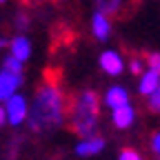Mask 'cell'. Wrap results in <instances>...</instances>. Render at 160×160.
Here are the masks:
<instances>
[{"instance_id": "cell-1", "label": "cell", "mask_w": 160, "mask_h": 160, "mask_svg": "<svg viewBox=\"0 0 160 160\" xmlns=\"http://www.w3.org/2000/svg\"><path fill=\"white\" fill-rule=\"evenodd\" d=\"M65 98L56 85H45L36 91L33 102L29 105L27 125L31 131H49L62 122Z\"/></svg>"}, {"instance_id": "cell-2", "label": "cell", "mask_w": 160, "mask_h": 160, "mask_svg": "<svg viewBox=\"0 0 160 160\" xmlns=\"http://www.w3.org/2000/svg\"><path fill=\"white\" fill-rule=\"evenodd\" d=\"M71 120H73V129L82 136V140L96 138V127H98V96L93 91H82L78 96L76 105L71 109Z\"/></svg>"}, {"instance_id": "cell-3", "label": "cell", "mask_w": 160, "mask_h": 160, "mask_svg": "<svg viewBox=\"0 0 160 160\" xmlns=\"http://www.w3.org/2000/svg\"><path fill=\"white\" fill-rule=\"evenodd\" d=\"M2 109H5V113H7V122H9V125L18 127V125L27 122L29 102H27V98H25V96H20V93H13L9 100H5Z\"/></svg>"}, {"instance_id": "cell-4", "label": "cell", "mask_w": 160, "mask_h": 160, "mask_svg": "<svg viewBox=\"0 0 160 160\" xmlns=\"http://www.w3.org/2000/svg\"><path fill=\"white\" fill-rule=\"evenodd\" d=\"M100 67H102V71L109 73V76H120L125 71V60H122V56L118 51L107 49V51L100 53Z\"/></svg>"}, {"instance_id": "cell-5", "label": "cell", "mask_w": 160, "mask_h": 160, "mask_svg": "<svg viewBox=\"0 0 160 160\" xmlns=\"http://www.w3.org/2000/svg\"><path fill=\"white\" fill-rule=\"evenodd\" d=\"M9 49H11V58H16L18 62H27L31 58V40L22 33H18L16 38L9 40Z\"/></svg>"}, {"instance_id": "cell-6", "label": "cell", "mask_w": 160, "mask_h": 160, "mask_svg": "<svg viewBox=\"0 0 160 160\" xmlns=\"http://www.w3.org/2000/svg\"><path fill=\"white\" fill-rule=\"evenodd\" d=\"M20 85H22V76H11V73L0 71V102H5L13 93H18Z\"/></svg>"}, {"instance_id": "cell-7", "label": "cell", "mask_w": 160, "mask_h": 160, "mask_svg": "<svg viewBox=\"0 0 160 160\" xmlns=\"http://www.w3.org/2000/svg\"><path fill=\"white\" fill-rule=\"evenodd\" d=\"M111 120H113V125L118 129H129L133 125V120H136V111L131 105H125V107H118L111 111Z\"/></svg>"}, {"instance_id": "cell-8", "label": "cell", "mask_w": 160, "mask_h": 160, "mask_svg": "<svg viewBox=\"0 0 160 160\" xmlns=\"http://www.w3.org/2000/svg\"><path fill=\"white\" fill-rule=\"evenodd\" d=\"M105 105H107L111 111L118 109V107L129 105V93H127V89H125V87H111V89L105 93Z\"/></svg>"}, {"instance_id": "cell-9", "label": "cell", "mask_w": 160, "mask_h": 160, "mask_svg": "<svg viewBox=\"0 0 160 160\" xmlns=\"http://www.w3.org/2000/svg\"><path fill=\"white\" fill-rule=\"evenodd\" d=\"M105 149V140L102 138H89V140H80V142L76 145V153L82 156V158H89V156H96Z\"/></svg>"}, {"instance_id": "cell-10", "label": "cell", "mask_w": 160, "mask_h": 160, "mask_svg": "<svg viewBox=\"0 0 160 160\" xmlns=\"http://www.w3.org/2000/svg\"><path fill=\"white\" fill-rule=\"evenodd\" d=\"M91 31H93V36H96L98 40H107L109 33H111V22H109V18L102 16L100 11H96L93 18H91Z\"/></svg>"}, {"instance_id": "cell-11", "label": "cell", "mask_w": 160, "mask_h": 160, "mask_svg": "<svg viewBox=\"0 0 160 160\" xmlns=\"http://www.w3.org/2000/svg\"><path fill=\"white\" fill-rule=\"evenodd\" d=\"M160 87V76L153 73V71H142V76H140V85H138V91L142 93V96H151L156 93Z\"/></svg>"}, {"instance_id": "cell-12", "label": "cell", "mask_w": 160, "mask_h": 160, "mask_svg": "<svg viewBox=\"0 0 160 160\" xmlns=\"http://www.w3.org/2000/svg\"><path fill=\"white\" fill-rule=\"evenodd\" d=\"M2 71L5 73H11V76H22V62H18L16 58L7 56L2 60Z\"/></svg>"}, {"instance_id": "cell-13", "label": "cell", "mask_w": 160, "mask_h": 160, "mask_svg": "<svg viewBox=\"0 0 160 160\" xmlns=\"http://www.w3.org/2000/svg\"><path fill=\"white\" fill-rule=\"evenodd\" d=\"M147 67H149V71H153V73L160 76V53L158 51H153V53L147 56Z\"/></svg>"}, {"instance_id": "cell-14", "label": "cell", "mask_w": 160, "mask_h": 160, "mask_svg": "<svg viewBox=\"0 0 160 160\" xmlns=\"http://www.w3.org/2000/svg\"><path fill=\"white\" fill-rule=\"evenodd\" d=\"M118 9H120V2H118V0H113V2H100V5H98V11L102 13V16L113 13V11H118Z\"/></svg>"}, {"instance_id": "cell-15", "label": "cell", "mask_w": 160, "mask_h": 160, "mask_svg": "<svg viewBox=\"0 0 160 160\" xmlns=\"http://www.w3.org/2000/svg\"><path fill=\"white\" fill-rule=\"evenodd\" d=\"M118 160H145V158L140 156L136 149H122L120 156H118Z\"/></svg>"}, {"instance_id": "cell-16", "label": "cell", "mask_w": 160, "mask_h": 160, "mask_svg": "<svg viewBox=\"0 0 160 160\" xmlns=\"http://www.w3.org/2000/svg\"><path fill=\"white\" fill-rule=\"evenodd\" d=\"M129 69H131V73H140L142 76V71H145V62L140 58H133L131 62H129Z\"/></svg>"}, {"instance_id": "cell-17", "label": "cell", "mask_w": 160, "mask_h": 160, "mask_svg": "<svg viewBox=\"0 0 160 160\" xmlns=\"http://www.w3.org/2000/svg\"><path fill=\"white\" fill-rule=\"evenodd\" d=\"M149 107H151V111H160V89L149 96Z\"/></svg>"}, {"instance_id": "cell-18", "label": "cell", "mask_w": 160, "mask_h": 160, "mask_svg": "<svg viewBox=\"0 0 160 160\" xmlns=\"http://www.w3.org/2000/svg\"><path fill=\"white\" fill-rule=\"evenodd\" d=\"M27 25H29V20H27V16H22V13H20V16L16 18V27H18V29H25Z\"/></svg>"}, {"instance_id": "cell-19", "label": "cell", "mask_w": 160, "mask_h": 160, "mask_svg": "<svg viewBox=\"0 0 160 160\" xmlns=\"http://www.w3.org/2000/svg\"><path fill=\"white\" fill-rule=\"evenodd\" d=\"M151 149H153V151L160 156V133H156V136L151 138Z\"/></svg>"}, {"instance_id": "cell-20", "label": "cell", "mask_w": 160, "mask_h": 160, "mask_svg": "<svg viewBox=\"0 0 160 160\" xmlns=\"http://www.w3.org/2000/svg\"><path fill=\"white\" fill-rule=\"evenodd\" d=\"M5 122H7V113H5L2 105H0V127H5Z\"/></svg>"}, {"instance_id": "cell-21", "label": "cell", "mask_w": 160, "mask_h": 160, "mask_svg": "<svg viewBox=\"0 0 160 160\" xmlns=\"http://www.w3.org/2000/svg\"><path fill=\"white\" fill-rule=\"evenodd\" d=\"M7 45H9V40H7V38H0V49L7 47Z\"/></svg>"}, {"instance_id": "cell-22", "label": "cell", "mask_w": 160, "mask_h": 160, "mask_svg": "<svg viewBox=\"0 0 160 160\" xmlns=\"http://www.w3.org/2000/svg\"><path fill=\"white\" fill-rule=\"evenodd\" d=\"M158 89H160V87H158Z\"/></svg>"}]
</instances>
